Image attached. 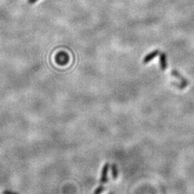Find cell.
Returning <instances> with one entry per match:
<instances>
[{
  "label": "cell",
  "mask_w": 194,
  "mask_h": 194,
  "mask_svg": "<svg viewBox=\"0 0 194 194\" xmlns=\"http://www.w3.org/2000/svg\"><path fill=\"white\" fill-rule=\"evenodd\" d=\"M111 173H112L113 179H117L118 177V170H117V166L115 163H113L111 166Z\"/></svg>",
  "instance_id": "cell-5"
},
{
  "label": "cell",
  "mask_w": 194,
  "mask_h": 194,
  "mask_svg": "<svg viewBox=\"0 0 194 194\" xmlns=\"http://www.w3.org/2000/svg\"><path fill=\"white\" fill-rule=\"evenodd\" d=\"M104 190H105L104 186H100V185H99L98 188H96V191H94V194H101Z\"/></svg>",
  "instance_id": "cell-6"
},
{
  "label": "cell",
  "mask_w": 194,
  "mask_h": 194,
  "mask_svg": "<svg viewBox=\"0 0 194 194\" xmlns=\"http://www.w3.org/2000/svg\"><path fill=\"white\" fill-rule=\"evenodd\" d=\"M159 50H155V51H153L152 53H150V54H148V56H146V57L144 58V60H143V63H148V62H150V60H152V59L154 58H155L156 56H158V53H159Z\"/></svg>",
  "instance_id": "cell-3"
},
{
  "label": "cell",
  "mask_w": 194,
  "mask_h": 194,
  "mask_svg": "<svg viewBox=\"0 0 194 194\" xmlns=\"http://www.w3.org/2000/svg\"><path fill=\"white\" fill-rule=\"evenodd\" d=\"M160 67L162 70H165L167 68V60H166V56L165 53H160Z\"/></svg>",
  "instance_id": "cell-4"
},
{
  "label": "cell",
  "mask_w": 194,
  "mask_h": 194,
  "mask_svg": "<svg viewBox=\"0 0 194 194\" xmlns=\"http://www.w3.org/2000/svg\"><path fill=\"white\" fill-rule=\"evenodd\" d=\"M171 75H172V76H175V77H176L177 79H179V80L181 81V84H182V88L185 87V86L188 85V81H187L186 79H184V78L183 77V76H181V75L180 74V73H178V71H177V70H172V71H171Z\"/></svg>",
  "instance_id": "cell-2"
},
{
  "label": "cell",
  "mask_w": 194,
  "mask_h": 194,
  "mask_svg": "<svg viewBox=\"0 0 194 194\" xmlns=\"http://www.w3.org/2000/svg\"><path fill=\"white\" fill-rule=\"evenodd\" d=\"M109 163L107 162L105 165L103 166L102 171H101V179H100V186H104L105 183L108 182V178H107V173H108L109 169Z\"/></svg>",
  "instance_id": "cell-1"
},
{
  "label": "cell",
  "mask_w": 194,
  "mask_h": 194,
  "mask_svg": "<svg viewBox=\"0 0 194 194\" xmlns=\"http://www.w3.org/2000/svg\"><path fill=\"white\" fill-rule=\"evenodd\" d=\"M109 194H114V192H111V193H109Z\"/></svg>",
  "instance_id": "cell-7"
}]
</instances>
